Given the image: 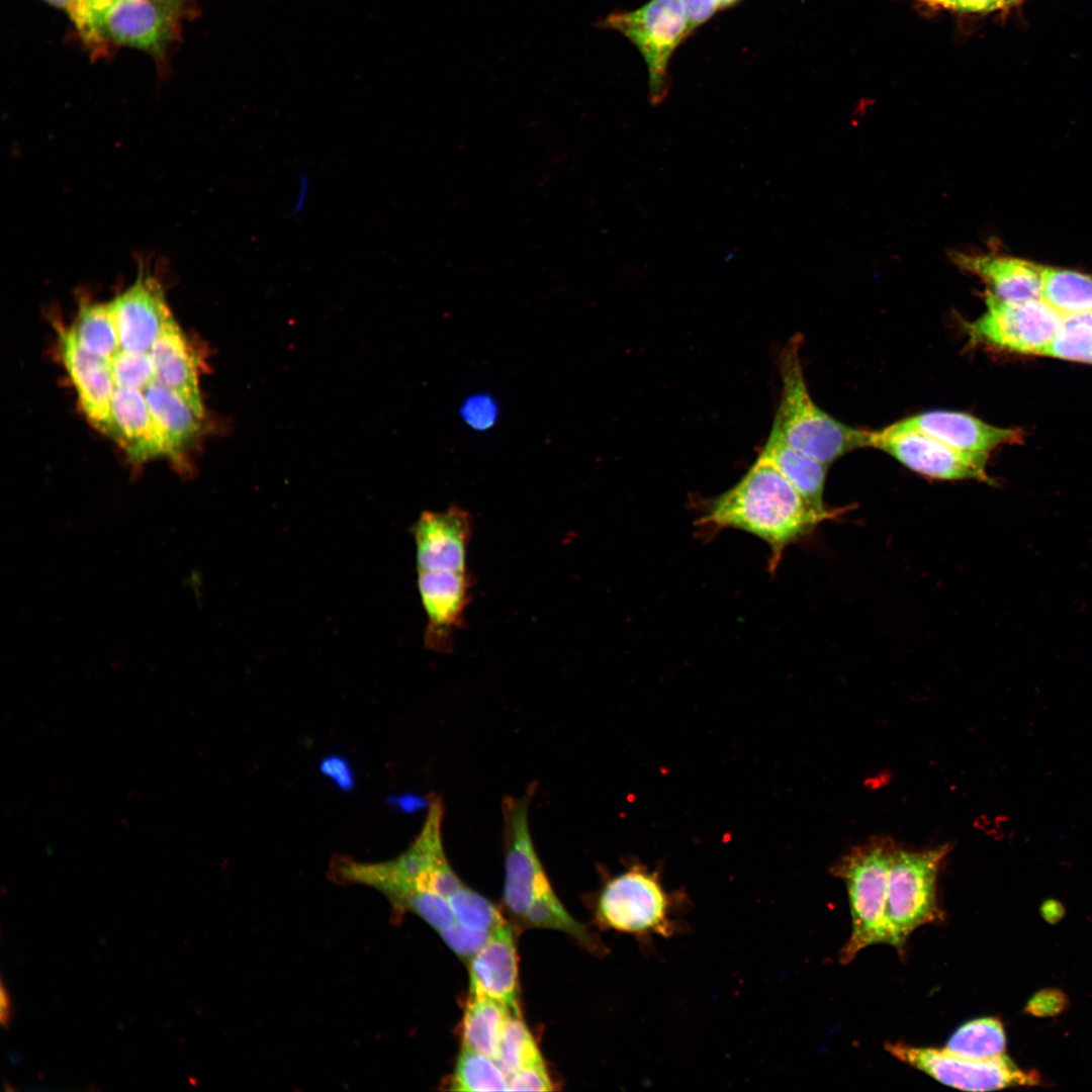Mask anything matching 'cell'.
Segmentation results:
<instances>
[{"instance_id": "ba28073f", "label": "cell", "mask_w": 1092, "mask_h": 1092, "mask_svg": "<svg viewBox=\"0 0 1092 1092\" xmlns=\"http://www.w3.org/2000/svg\"><path fill=\"white\" fill-rule=\"evenodd\" d=\"M603 24L625 35L648 71V100L660 104L670 89L669 61L692 32L682 0H650L632 11H617Z\"/></svg>"}, {"instance_id": "d590c367", "label": "cell", "mask_w": 1092, "mask_h": 1092, "mask_svg": "<svg viewBox=\"0 0 1092 1092\" xmlns=\"http://www.w3.org/2000/svg\"><path fill=\"white\" fill-rule=\"evenodd\" d=\"M510 1091H550L552 1082L543 1062L527 1065L508 1078Z\"/></svg>"}, {"instance_id": "3957f363", "label": "cell", "mask_w": 1092, "mask_h": 1092, "mask_svg": "<svg viewBox=\"0 0 1092 1092\" xmlns=\"http://www.w3.org/2000/svg\"><path fill=\"white\" fill-rule=\"evenodd\" d=\"M444 808L441 798L431 800L418 838L402 854L382 862H359L338 857L333 873L339 881L367 885L385 895L395 906L405 896L421 891L450 895L460 879L452 870L442 843Z\"/></svg>"}, {"instance_id": "cb8c5ba5", "label": "cell", "mask_w": 1092, "mask_h": 1092, "mask_svg": "<svg viewBox=\"0 0 1092 1092\" xmlns=\"http://www.w3.org/2000/svg\"><path fill=\"white\" fill-rule=\"evenodd\" d=\"M512 1010L488 997L471 996L463 1017V1045L494 1060Z\"/></svg>"}, {"instance_id": "7a4b0ae2", "label": "cell", "mask_w": 1092, "mask_h": 1092, "mask_svg": "<svg viewBox=\"0 0 1092 1092\" xmlns=\"http://www.w3.org/2000/svg\"><path fill=\"white\" fill-rule=\"evenodd\" d=\"M533 795L531 786L520 798L504 800V903L527 926L561 930L592 946V936L554 894L535 850L528 817Z\"/></svg>"}, {"instance_id": "7402d4cb", "label": "cell", "mask_w": 1092, "mask_h": 1092, "mask_svg": "<svg viewBox=\"0 0 1092 1092\" xmlns=\"http://www.w3.org/2000/svg\"><path fill=\"white\" fill-rule=\"evenodd\" d=\"M143 393L162 435L164 453L176 460L199 434L204 418L177 393L157 381L149 384Z\"/></svg>"}, {"instance_id": "f1b7e54d", "label": "cell", "mask_w": 1092, "mask_h": 1092, "mask_svg": "<svg viewBox=\"0 0 1092 1092\" xmlns=\"http://www.w3.org/2000/svg\"><path fill=\"white\" fill-rule=\"evenodd\" d=\"M494 1061L508 1078L527 1065L543 1062L533 1035L519 1012H512L508 1018Z\"/></svg>"}, {"instance_id": "b9f144b4", "label": "cell", "mask_w": 1092, "mask_h": 1092, "mask_svg": "<svg viewBox=\"0 0 1092 1092\" xmlns=\"http://www.w3.org/2000/svg\"><path fill=\"white\" fill-rule=\"evenodd\" d=\"M121 0H85L90 19L94 27L101 34L102 32L100 27L104 16L114 5H116Z\"/></svg>"}, {"instance_id": "60d3db41", "label": "cell", "mask_w": 1092, "mask_h": 1092, "mask_svg": "<svg viewBox=\"0 0 1092 1092\" xmlns=\"http://www.w3.org/2000/svg\"><path fill=\"white\" fill-rule=\"evenodd\" d=\"M311 190V181L307 174L299 173L297 178V187L291 207L293 215H300L309 201Z\"/></svg>"}, {"instance_id": "f35d334b", "label": "cell", "mask_w": 1092, "mask_h": 1092, "mask_svg": "<svg viewBox=\"0 0 1092 1092\" xmlns=\"http://www.w3.org/2000/svg\"><path fill=\"white\" fill-rule=\"evenodd\" d=\"M692 32L721 10L719 0H682Z\"/></svg>"}, {"instance_id": "603a6c76", "label": "cell", "mask_w": 1092, "mask_h": 1092, "mask_svg": "<svg viewBox=\"0 0 1092 1092\" xmlns=\"http://www.w3.org/2000/svg\"><path fill=\"white\" fill-rule=\"evenodd\" d=\"M811 504L825 509L823 493L827 465L788 445L771 428L759 453Z\"/></svg>"}, {"instance_id": "4dcf8cb0", "label": "cell", "mask_w": 1092, "mask_h": 1092, "mask_svg": "<svg viewBox=\"0 0 1092 1092\" xmlns=\"http://www.w3.org/2000/svg\"><path fill=\"white\" fill-rule=\"evenodd\" d=\"M456 922L469 928L493 931L504 919L486 898L463 885L448 899Z\"/></svg>"}, {"instance_id": "44dd1931", "label": "cell", "mask_w": 1092, "mask_h": 1092, "mask_svg": "<svg viewBox=\"0 0 1092 1092\" xmlns=\"http://www.w3.org/2000/svg\"><path fill=\"white\" fill-rule=\"evenodd\" d=\"M963 270L981 278L990 292L1006 301L1040 298V277L1036 263L996 254L952 253Z\"/></svg>"}, {"instance_id": "d6986e66", "label": "cell", "mask_w": 1092, "mask_h": 1092, "mask_svg": "<svg viewBox=\"0 0 1092 1092\" xmlns=\"http://www.w3.org/2000/svg\"><path fill=\"white\" fill-rule=\"evenodd\" d=\"M172 27L170 8L162 0H121L106 13L100 28L116 42L159 53Z\"/></svg>"}, {"instance_id": "8992f818", "label": "cell", "mask_w": 1092, "mask_h": 1092, "mask_svg": "<svg viewBox=\"0 0 1092 1092\" xmlns=\"http://www.w3.org/2000/svg\"><path fill=\"white\" fill-rule=\"evenodd\" d=\"M674 907L675 900L660 875L636 863L605 884L597 916L606 927L639 938L670 937L679 929Z\"/></svg>"}, {"instance_id": "d6a6232c", "label": "cell", "mask_w": 1092, "mask_h": 1092, "mask_svg": "<svg viewBox=\"0 0 1092 1092\" xmlns=\"http://www.w3.org/2000/svg\"><path fill=\"white\" fill-rule=\"evenodd\" d=\"M395 907L419 915L438 932L456 922L448 899L434 892H414L400 900Z\"/></svg>"}, {"instance_id": "9a60e30c", "label": "cell", "mask_w": 1092, "mask_h": 1092, "mask_svg": "<svg viewBox=\"0 0 1092 1092\" xmlns=\"http://www.w3.org/2000/svg\"><path fill=\"white\" fill-rule=\"evenodd\" d=\"M58 334L61 356L81 408L89 422L108 436L111 398L115 389L111 363L85 351L70 328L62 327Z\"/></svg>"}, {"instance_id": "83f0119b", "label": "cell", "mask_w": 1092, "mask_h": 1092, "mask_svg": "<svg viewBox=\"0 0 1092 1092\" xmlns=\"http://www.w3.org/2000/svg\"><path fill=\"white\" fill-rule=\"evenodd\" d=\"M455 1091H508V1077L495 1061L462 1046L452 1079Z\"/></svg>"}, {"instance_id": "bcb514c9", "label": "cell", "mask_w": 1092, "mask_h": 1092, "mask_svg": "<svg viewBox=\"0 0 1092 1092\" xmlns=\"http://www.w3.org/2000/svg\"><path fill=\"white\" fill-rule=\"evenodd\" d=\"M1018 1H1020V0H1006V5L1008 6V5H1011V4L1016 3Z\"/></svg>"}, {"instance_id": "ac0fdd59", "label": "cell", "mask_w": 1092, "mask_h": 1092, "mask_svg": "<svg viewBox=\"0 0 1092 1092\" xmlns=\"http://www.w3.org/2000/svg\"><path fill=\"white\" fill-rule=\"evenodd\" d=\"M150 355L156 381L177 393L204 418L197 357L173 315L165 323Z\"/></svg>"}, {"instance_id": "8d00e7d4", "label": "cell", "mask_w": 1092, "mask_h": 1092, "mask_svg": "<svg viewBox=\"0 0 1092 1092\" xmlns=\"http://www.w3.org/2000/svg\"><path fill=\"white\" fill-rule=\"evenodd\" d=\"M1068 1000L1064 993L1056 989H1046L1036 993L1027 1003L1028 1013L1046 1017L1061 1013L1067 1006Z\"/></svg>"}, {"instance_id": "484cf974", "label": "cell", "mask_w": 1092, "mask_h": 1092, "mask_svg": "<svg viewBox=\"0 0 1092 1092\" xmlns=\"http://www.w3.org/2000/svg\"><path fill=\"white\" fill-rule=\"evenodd\" d=\"M70 329L79 345L92 355L111 361L120 350L110 301L82 304Z\"/></svg>"}, {"instance_id": "f6af8a7d", "label": "cell", "mask_w": 1092, "mask_h": 1092, "mask_svg": "<svg viewBox=\"0 0 1092 1092\" xmlns=\"http://www.w3.org/2000/svg\"><path fill=\"white\" fill-rule=\"evenodd\" d=\"M739 1L740 0H719L720 8H721V10L726 9V8H730V7L734 6L735 4H737Z\"/></svg>"}, {"instance_id": "f546056e", "label": "cell", "mask_w": 1092, "mask_h": 1092, "mask_svg": "<svg viewBox=\"0 0 1092 1092\" xmlns=\"http://www.w3.org/2000/svg\"><path fill=\"white\" fill-rule=\"evenodd\" d=\"M1042 356L1092 364V311L1063 316Z\"/></svg>"}, {"instance_id": "5b68a950", "label": "cell", "mask_w": 1092, "mask_h": 1092, "mask_svg": "<svg viewBox=\"0 0 1092 1092\" xmlns=\"http://www.w3.org/2000/svg\"><path fill=\"white\" fill-rule=\"evenodd\" d=\"M894 847L888 839L871 840L850 849L832 869L846 886L851 913V933L840 951L842 964L868 946L890 944L887 907Z\"/></svg>"}, {"instance_id": "5bb4252c", "label": "cell", "mask_w": 1092, "mask_h": 1092, "mask_svg": "<svg viewBox=\"0 0 1092 1092\" xmlns=\"http://www.w3.org/2000/svg\"><path fill=\"white\" fill-rule=\"evenodd\" d=\"M418 570L466 571L472 533L470 514L451 506L445 511L422 513L414 525Z\"/></svg>"}, {"instance_id": "30bf717a", "label": "cell", "mask_w": 1092, "mask_h": 1092, "mask_svg": "<svg viewBox=\"0 0 1092 1092\" xmlns=\"http://www.w3.org/2000/svg\"><path fill=\"white\" fill-rule=\"evenodd\" d=\"M885 1048L900 1062L964 1091L982 1092L1035 1084L1038 1078L1035 1073L1020 1070L1005 1055L973 1060L951 1054L944 1048H919L902 1042H889Z\"/></svg>"}, {"instance_id": "6da1fadb", "label": "cell", "mask_w": 1092, "mask_h": 1092, "mask_svg": "<svg viewBox=\"0 0 1092 1092\" xmlns=\"http://www.w3.org/2000/svg\"><path fill=\"white\" fill-rule=\"evenodd\" d=\"M845 511L814 506L758 454L736 484L703 503L695 526L709 539L725 529L757 537L769 549L768 570L772 574L788 546Z\"/></svg>"}, {"instance_id": "8fae6325", "label": "cell", "mask_w": 1092, "mask_h": 1092, "mask_svg": "<svg viewBox=\"0 0 1092 1092\" xmlns=\"http://www.w3.org/2000/svg\"><path fill=\"white\" fill-rule=\"evenodd\" d=\"M870 447L929 478L990 481L986 470L989 455L961 451L919 432H872Z\"/></svg>"}, {"instance_id": "7c38bea8", "label": "cell", "mask_w": 1092, "mask_h": 1092, "mask_svg": "<svg viewBox=\"0 0 1092 1092\" xmlns=\"http://www.w3.org/2000/svg\"><path fill=\"white\" fill-rule=\"evenodd\" d=\"M885 433L919 432L961 451L989 455L1004 444L1019 443L1020 429L1000 428L966 414L931 411L911 416L882 430Z\"/></svg>"}, {"instance_id": "2e32d148", "label": "cell", "mask_w": 1092, "mask_h": 1092, "mask_svg": "<svg viewBox=\"0 0 1092 1092\" xmlns=\"http://www.w3.org/2000/svg\"><path fill=\"white\" fill-rule=\"evenodd\" d=\"M470 585L467 570H418V588L428 618L429 647H451L453 631L461 625L469 603Z\"/></svg>"}, {"instance_id": "4fadbf2b", "label": "cell", "mask_w": 1092, "mask_h": 1092, "mask_svg": "<svg viewBox=\"0 0 1092 1092\" xmlns=\"http://www.w3.org/2000/svg\"><path fill=\"white\" fill-rule=\"evenodd\" d=\"M120 349L147 353L172 315L160 282L141 268L135 281L110 301Z\"/></svg>"}, {"instance_id": "52a82bcc", "label": "cell", "mask_w": 1092, "mask_h": 1092, "mask_svg": "<svg viewBox=\"0 0 1092 1092\" xmlns=\"http://www.w3.org/2000/svg\"><path fill=\"white\" fill-rule=\"evenodd\" d=\"M949 844L909 850L894 847L888 885L890 945L903 953L910 934L943 917L936 895L939 869Z\"/></svg>"}, {"instance_id": "277c9868", "label": "cell", "mask_w": 1092, "mask_h": 1092, "mask_svg": "<svg viewBox=\"0 0 1092 1092\" xmlns=\"http://www.w3.org/2000/svg\"><path fill=\"white\" fill-rule=\"evenodd\" d=\"M802 341L796 334L782 351L781 399L771 428L788 445L828 466L854 449L870 447L872 431L848 427L814 402L803 373Z\"/></svg>"}, {"instance_id": "d4e9b609", "label": "cell", "mask_w": 1092, "mask_h": 1092, "mask_svg": "<svg viewBox=\"0 0 1092 1092\" xmlns=\"http://www.w3.org/2000/svg\"><path fill=\"white\" fill-rule=\"evenodd\" d=\"M1040 298L1061 315L1092 311V277L1037 264Z\"/></svg>"}, {"instance_id": "e575fe53", "label": "cell", "mask_w": 1092, "mask_h": 1092, "mask_svg": "<svg viewBox=\"0 0 1092 1092\" xmlns=\"http://www.w3.org/2000/svg\"><path fill=\"white\" fill-rule=\"evenodd\" d=\"M492 931L465 927L455 922L439 932L444 942L458 956L471 959L486 942Z\"/></svg>"}, {"instance_id": "4316f807", "label": "cell", "mask_w": 1092, "mask_h": 1092, "mask_svg": "<svg viewBox=\"0 0 1092 1092\" xmlns=\"http://www.w3.org/2000/svg\"><path fill=\"white\" fill-rule=\"evenodd\" d=\"M1006 1037L1003 1025L996 1018H979L958 1028L944 1049L951 1054L973 1059L988 1060L1004 1055Z\"/></svg>"}, {"instance_id": "1f68e13d", "label": "cell", "mask_w": 1092, "mask_h": 1092, "mask_svg": "<svg viewBox=\"0 0 1092 1092\" xmlns=\"http://www.w3.org/2000/svg\"><path fill=\"white\" fill-rule=\"evenodd\" d=\"M115 387L144 390L156 381L155 367L150 352L141 353L120 349L111 359Z\"/></svg>"}, {"instance_id": "ffe728a7", "label": "cell", "mask_w": 1092, "mask_h": 1092, "mask_svg": "<svg viewBox=\"0 0 1092 1092\" xmlns=\"http://www.w3.org/2000/svg\"><path fill=\"white\" fill-rule=\"evenodd\" d=\"M108 436L136 463L165 455L162 435L142 390L115 387Z\"/></svg>"}, {"instance_id": "7bdbcfd3", "label": "cell", "mask_w": 1092, "mask_h": 1092, "mask_svg": "<svg viewBox=\"0 0 1092 1092\" xmlns=\"http://www.w3.org/2000/svg\"><path fill=\"white\" fill-rule=\"evenodd\" d=\"M0 1002H1V1009H0L1 1015H0V1018H1L2 1024L4 1026H6V1025H8L9 1020H10V1011H11L10 1010V1006H11L10 1003L11 1002H10L9 994L6 992L5 986L3 984L1 986V1000H0Z\"/></svg>"}, {"instance_id": "e0dca14e", "label": "cell", "mask_w": 1092, "mask_h": 1092, "mask_svg": "<svg viewBox=\"0 0 1092 1092\" xmlns=\"http://www.w3.org/2000/svg\"><path fill=\"white\" fill-rule=\"evenodd\" d=\"M470 995L488 997L519 1012L518 960L512 929L505 921L470 959Z\"/></svg>"}, {"instance_id": "ee69618b", "label": "cell", "mask_w": 1092, "mask_h": 1092, "mask_svg": "<svg viewBox=\"0 0 1092 1092\" xmlns=\"http://www.w3.org/2000/svg\"><path fill=\"white\" fill-rule=\"evenodd\" d=\"M1058 905L1059 904H1057V903H1055L1053 901H1050L1049 903L1044 904V906H1043V914H1044L1045 918L1053 921V920L1058 919L1060 917V909L1056 910V911L1054 910Z\"/></svg>"}, {"instance_id": "836d02e7", "label": "cell", "mask_w": 1092, "mask_h": 1092, "mask_svg": "<svg viewBox=\"0 0 1092 1092\" xmlns=\"http://www.w3.org/2000/svg\"><path fill=\"white\" fill-rule=\"evenodd\" d=\"M499 405L489 393L476 392L468 395L460 406L462 421L471 429L487 431L495 426L499 418Z\"/></svg>"}, {"instance_id": "74e56055", "label": "cell", "mask_w": 1092, "mask_h": 1092, "mask_svg": "<svg viewBox=\"0 0 1092 1092\" xmlns=\"http://www.w3.org/2000/svg\"><path fill=\"white\" fill-rule=\"evenodd\" d=\"M931 8L951 9L964 12H986L1002 8L1006 0H921Z\"/></svg>"}, {"instance_id": "9c48e42d", "label": "cell", "mask_w": 1092, "mask_h": 1092, "mask_svg": "<svg viewBox=\"0 0 1092 1092\" xmlns=\"http://www.w3.org/2000/svg\"><path fill=\"white\" fill-rule=\"evenodd\" d=\"M985 302L986 311L965 330L971 343L1001 351L1042 356L1063 320L1041 298L1006 301L987 290Z\"/></svg>"}, {"instance_id": "ab89813d", "label": "cell", "mask_w": 1092, "mask_h": 1092, "mask_svg": "<svg viewBox=\"0 0 1092 1092\" xmlns=\"http://www.w3.org/2000/svg\"><path fill=\"white\" fill-rule=\"evenodd\" d=\"M323 771L333 778L341 787L348 789L352 786V776L345 761L339 758L326 759L322 765Z\"/></svg>"}]
</instances>
